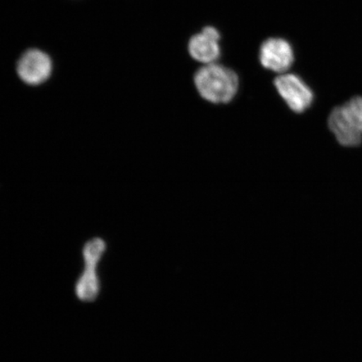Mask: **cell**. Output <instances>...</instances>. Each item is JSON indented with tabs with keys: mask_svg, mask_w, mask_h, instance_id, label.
<instances>
[{
	"mask_svg": "<svg viewBox=\"0 0 362 362\" xmlns=\"http://www.w3.org/2000/svg\"><path fill=\"white\" fill-rule=\"evenodd\" d=\"M259 61L266 69L284 74L294 61L291 45L282 38L266 40L260 47Z\"/></svg>",
	"mask_w": 362,
	"mask_h": 362,
	"instance_id": "obj_6",
	"label": "cell"
},
{
	"mask_svg": "<svg viewBox=\"0 0 362 362\" xmlns=\"http://www.w3.org/2000/svg\"><path fill=\"white\" fill-rule=\"evenodd\" d=\"M220 39L219 31L215 27H205L201 33L193 35L189 40V55L205 65L216 63L221 56Z\"/></svg>",
	"mask_w": 362,
	"mask_h": 362,
	"instance_id": "obj_7",
	"label": "cell"
},
{
	"mask_svg": "<svg viewBox=\"0 0 362 362\" xmlns=\"http://www.w3.org/2000/svg\"><path fill=\"white\" fill-rule=\"evenodd\" d=\"M279 96L294 113L301 115L309 110L314 102V93L300 76L281 74L274 80Z\"/></svg>",
	"mask_w": 362,
	"mask_h": 362,
	"instance_id": "obj_4",
	"label": "cell"
},
{
	"mask_svg": "<svg viewBox=\"0 0 362 362\" xmlns=\"http://www.w3.org/2000/svg\"><path fill=\"white\" fill-rule=\"evenodd\" d=\"M194 83L204 100L214 104L232 102L239 89V78L235 71L216 63L199 69L194 75Z\"/></svg>",
	"mask_w": 362,
	"mask_h": 362,
	"instance_id": "obj_1",
	"label": "cell"
},
{
	"mask_svg": "<svg viewBox=\"0 0 362 362\" xmlns=\"http://www.w3.org/2000/svg\"><path fill=\"white\" fill-rule=\"evenodd\" d=\"M52 62L47 53L31 49L21 56L17 63V74L22 81L30 86L45 83L52 75Z\"/></svg>",
	"mask_w": 362,
	"mask_h": 362,
	"instance_id": "obj_5",
	"label": "cell"
},
{
	"mask_svg": "<svg viewBox=\"0 0 362 362\" xmlns=\"http://www.w3.org/2000/svg\"><path fill=\"white\" fill-rule=\"evenodd\" d=\"M107 251V243L100 237L88 240L83 247L84 268L76 284V294L81 301L93 302L100 292L98 266Z\"/></svg>",
	"mask_w": 362,
	"mask_h": 362,
	"instance_id": "obj_3",
	"label": "cell"
},
{
	"mask_svg": "<svg viewBox=\"0 0 362 362\" xmlns=\"http://www.w3.org/2000/svg\"><path fill=\"white\" fill-rule=\"evenodd\" d=\"M328 129L339 146L356 148L362 144V97L356 96L334 107L327 119Z\"/></svg>",
	"mask_w": 362,
	"mask_h": 362,
	"instance_id": "obj_2",
	"label": "cell"
}]
</instances>
